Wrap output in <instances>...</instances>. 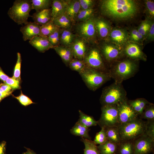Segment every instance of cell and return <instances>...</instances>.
Returning <instances> with one entry per match:
<instances>
[{
    "label": "cell",
    "instance_id": "f5cc1de1",
    "mask_svg": "<svg viewBox=\"0 0 154 154\" xmlns=\"http://www.w3.org/2000/svg\"><path fill=\"white\" fill-rule=\"evenodd\" d=\"M27 150V151L23 153L22 154H37L34 151L31 149L29 148L24 147Z\"/></svg>",
    "mask_w": 154,
    "mask_h": 154
},
{
    "label": "cell",
    "instance_id": "4dcf8cb0",
    "mask_svg": "<svg viewBox=\"0 0 154 154\" xmlns=\"http://www.w3.org/2000/svg\"><path fill=\"white\" fill-rule=\"evenodd\" d=\"M32 9L36 12L50 9L52 1L50 0H31Z\"/></svg>",
    "mask_w": 154,
    "mask_h": 154
},
{
    "label": "cell",
    "instance_id": "d590c367",
    "mask_svg": "<svg viewBox=\"0 0 154 154\" xmlns=\"http://www.w3.org/2000/svg\"><path fill=\"white\" fill-rule=\"evenodd\" d=\"M94 10L90 9L86 10H80L76 17V20L79 22L86 21L92 18Z\"/></svg>",
    "mask_w": 154,
    "mask_h": 154
},
{
    "label": "cell",
    "instance_id": "681fc988",
    "mask_svg": "<svg viewBox=\"0 0 154 154\" xmlns=\"http://www.w3.org/2000/svg\"><path fill=\"white\" fill-rule=\"evenodd\" d=\"M6 142L5 141H3L0 143V154H6Z\"/></svg>",
    "mask_w": 154,
    "mask_h": 154
},
{
    "label": "cell",
    "instance_id": "1f68e13d",
    "mask_svg": "<svg viewBox=\"0 0 154 154\" xmlns=\"http://www.w3.org/2000/svg\"><path fill=\"white\" fill-rule=\"evenodd\" d=\"M81 141L85 145L84 154H100L97 146L93 141L84 137H81Z\"/></svg>",
    "mask_w": 154,
    "mask_h": 154
},
{
    "label": "cell",
    "instance_id": "4316f807",
    "mask_svg": "<svg viewBox=\"0 0 154 154\" xmlns=\"http://www.w3.org/2000/svg\"><path fill=\"white\" fill-rule=\"evenodd\" d=\"M52 21L56 26L62 29H70L73 22L66 14L56 18Z\"/></svg>",
    "mask_w": 154,
    "mask_h": 154
},
{
    "label": "cell",
    "instance_id": "60d3db41",
    "mask_svg": "<svg viewBox=\"0 0 154 154\" xmlns=\"http://www.w3.org/2000/svg\"><path fill=\"white\" fill-rule=\"evenodd\" d=\"M12 95L13 97L17 99L20 103L23 106H26L31 104L35 103L28 97L23 94L21 91L20 94L18 96H16L13 95Z\"/></svg>",
    "mask_w": 154,
    "mask_h": 154
},
{
    "label": "cell",
    "instance_id": "6da1fadb",
    "mask_svg": "<svg viewBox=\"0 0 154 154\" xmlns=\"http://www.w3.org/2000/svg\"><path fill=\"white\" fill-rule=\"evenodd\" d=\"M102 11L106 14L118 19H126L134 16L137 10L135 2L131 0H106L101 5Z\"/></svg>",
    "mask_w": 154,
    "mask_h": 154
},
{
    "label": "cell",
    "instance_id": "ab89813d",
    "mask_svg": "<svg viewBox=\"0 0 154 154\" xmlns=\"http://www.w3.org/2000/svg\"><path fill=\"white\" fill-rule=\"evenodd\" d=\"M151 23L149 20H145L141 23L137 29L139 33L144 38L147 37Z\"/></svg>",
    "mask_w": 154,
    "mask_h": 154
},
{
    "label": "cell",
    "instance_id": "b9f144b4",
    "mask_svg": "<svg viewBox=\"0 0 154 154\" xmlns=\"http://www.w3.org/2000/svg\"><path fill=\"white\" fill-rule=\"evenodd\" d=\"M129 38L131 41L138 43L141 42L144 38L137 29H135L131 31Z\"/></svg>",
    "mask_w": 154,
    "mask_h": 154
},
{
    "label": "cell",
    "instance_id": "d6986e66",
    "mask_svg": "<svg viewBox=\"0 0 154 154\" xmlns=\"http://www.w3.org/2000/svg\"><path fill=\"white\" fill-rule=\"evenodd\" d=\"M31 17L34 22L41 26L51 20V9L36 12Z\"/></svg>",
    "mask_w": 154,
    "mask_h": 154
},
{
    "label": "cell",
    "instance_id": "2e32d148",
    "mask_svg": "<svg viewBox=\"0 0 154 154\" xmlns=\"http://www.w3.org/2000/svg\"><path fill=\"white\" fill-rule=\"evenodd\" d=\"M29 43L39 52H44L53 47L49 42L48 38L42 36L34 37L29 41Z\"/></svg>",
    "mask_w": 154,
    "mask_h": 154
},
{
    "label": "cell",
    "instance_id": "52a82bcc",
    "mask_svg": "<svg viewBox=\"0 0 154 154\" xmlns=\"http://www.w3.org/2000/svg\"><path fill=\"white\" fill-rule=\"evenodd\" d=\"M103 58L100 50L92 48L88 49L83 60L86 67L109 73V68L105 64Z\"/></svg>",
    "mask_w": 154,
    "mask_h": 154
},
{
    "label": "cell",
    "instance_id": "ee69618b",
    "mask_svg": "<svg viewBox=\"0 0 154 154\" xmlns=\"http://www.w3.org/2000/svg\"><path fill=\"white\" fill-rule=\"evenodd\" d=\"M21 82L12 77H9L3 83L9 85L14 91L21 88L20 84Z\"/></svg>",
    "mask_w": 154,
    "mask_h": 154
},
{
    "label": "cell",
    "instance_id": "5b68a950",
    "mask_svg": "<svg viewBox=\"0 0 154 154\" xmlns=\"http://www.w3.org/2000/svg\"><path fill=\"white\" fill-rule=\"evenodd\" d=\"M87 87L96 91L111 78L108 73H106L86 67L79 73Z\"/></svg>",
    "mask_w": 154,
    "mask_h": 154
},
{
    "label": "cell",
    "instance_id": "4fadbf2b",
    "mask_svg": "<svg viewBox=\"0 0 154 154\" xmlns=\"http://www.w3.org/2000/svg\"><path fill=\"white\" fill-rule=\"evenodd\" d=\"M86 42L78 37H75L72 43L69 47L73 58L83 60L88 50Z\"/></svg>",
    "mask_w": 154,
    "mask_h": 154
},
{
    "label": "cell",
    "instance_id": "7c38bea8",
    "mask_svg": "<svg viewBox=\"0 0 154 154\" xmlns=\"http://www.w3.org/2000/svg\"><path fill=\"white\" fill-rule=\"evenodd\" d=\"M100 51L104 58L109 62H114L119 60L123 54L121 50L112 45H104Z\"/></svg>",
    "mask_w": 154,
    "mask_h": 154
},
{
    "label": "cell",
    "instance_id": "8d00e7d4",
    "mask_svg": "<svg viewBox=\"0 0 154 154\" xmlns=\"http://www.w3.org/2000/svg\"><path fill=\"white\" fill-rule=\"evenodd\" d=\"M61 31L60 29L58 27L47 37L49 42L53 48L59 45L60 44Z\"/></svg>",
    "mask_w": 154,
    "mask_h": 154
},
{
    "label": "cell",
    "instance_id": "30bf717a",
    "mask_svg": "<svg viewBox=\"0 0 154 154\" xmlns=\"http://www.w3.org/2000/svg\"><path fill=\"white\" fill-rule=\"evenodd\" d=\"M134 154H149L154 152V140L145 133L134 140Z\"/></svg>",
    "mask_w": 154,
    "mask_h": 154
},
{
    "label": "cell",
    "instance_id": "277c9868",
    "mask_svg": "<svg viewBox=\"0 0 154 154\" xmlns=\"http://www.w3.org/2000/svg\"><path fill=\"white\" fill-rule=\"evenodd\" d=\"M147 121L138 117L117 126L121 140H134L145 133Z\"/></svg>",
    "mask_w": 154,
    "mask_h": 154
},
{
    "label": "cell",
    "instance_id": "8fae6325",
    "mask_svg": "<svg viewBox=\"0 0 154 154\" xmlns=\"http://www.w3.org/2000/svg\"><path fill=\"white\" fill-rule=\"evenodd\" d=\"M127 100V98L117 105L118 125L125 123L139 117L138 114L128 104Z\"/></svg>",
    "mask_w": 154,
    "mask_h": 154
},
{
    "label": "cell",
    "instance_id": "ffe728a7",
    "mask_svg": "<svg viewBox=\"0 0 154 154\" xmlns=\"http://www.w3.org/2000/svg\"><path fill=\"white\" fill-rule=\"evenodd\" d=\"M53 48L60 57L65 65L68 66L69 63L73 58L70 48L59 45Z\"/></svg>",
    "mask_w": 154,
    "mask_h": 154
},
{
    "label": "cell",
    "instance_id": "836d02e7",
    "mask_svg": "<svg viewBox=\"0 0 154 154\" xmlns=\"http://www.w3.org/2000/svg\"><path fill=\"white\" fill-rule=\"evenodd\" d=\"M68 66L72 70L78 72L79 73L86 67L84 60L73 58L69 63Z\"/></svg>",
    "mask_w": 154,
    "mask_h": 154
},
{
    "label": "cell",
    "instance_id": "74e56055",
    "mask_svg": "<svg viewBox=\"0 0 154 154\" xmlns=\"http://www.w3.org/2000/svg\"><path fill=\"white\" fill-rule=\"evenodd\" d=\"M17 61L15 66L13 76L12 77L21 82V72L22 62L21 57L19 52H17Z\"/></svg>",
    "mask_w": 154,
    "mask_h": 154
},
{
    "label": "cell",
    "instance_id": "f907efd6",
    "mask_svg": "<svg viewBox=\"0 0 154 154\" xmlns=\"http://www.w3.org/2000/svg\"><path fill=\"white\" fill-rule=\"evenodd\" d=\"M9 77L6 74L0 67V80L4 82Z\"/></svg>",
    "mask_w": 154,
    "mask_h": 154
},
{
    "label": "cell",
    "instance_id": "83f0119b",
    "mask_svg": "<svg viewBox=\"0 0 154 154\" xmlns=\"http://www.w3.org/2000/svg\"><path fill=\"white\" fill-rule=\"evenodd\" d=\"M105 129L108 141L117 144L120 143L121 140L117 126L108 127Z\"/></svg>",
    "mask_w": 154,
    "mask_h": 154
},
{
    "label": "cell",
    "instance_id": "ba28073f",
    "mask_svg": "<svg viewBox=\"0 0 154 154\" xmlns=\"http://www.w3.org/2000/svg\"><path fill=\"white\" fill-rule=\"evenodd\" d=\"M101 114L97 121L101 128L117 126L118 125V110L117 105L102 106Z\"/></svg>",
    "mask_w": 154,
    "mask_h": 154
},
{
    "label": "cell",
    "instance_id": "816d5d0a",
    "mask_svg": "<svg viewBox=\"0 0 154 154\" xmlns=\"http://www.w3.org/2000/svg\"><path fill=\"white\" fill-rule=\"evenodd\" d=\"M12 94L10 93L0 92V97L3 99Z\"/></svg>",
    "mask_w": 154,
    "mask_h": 154
},
{
    "label": "cell",
    "instance_id": "484cf974",
    "mask_svg": "<svg viewBox=\"0 0 154 154\" xmlns=\"http://www.w3.org/2000/svg\"><path fill=\"white\" fill-rule=\"evenodd\" d=\"M90 129L76 122L75 125L70 130L71 133L73 135L80 136L85 138L91 140V138L89 134Z\"/></svg>",
    "mask_w": 154,
    "mask_h": 154
},
{
    "label": "cell",
    "instance_id": "9a60e30c",
    "mask_svg": "<svg viewBox=\"0 0 154 154\" xmlns=\"http://www.w3.org/2000/svg\"><path fill=\"white\" fill-rule=\"evenodd\" d=\"M123 54L129 58L134 60L146 61L147 57L139 46L136 44L130 43L124 48Z\"/></svg>",
    "mask_w": 154,
    "mask_h": 154
},
{
    "label": "cell",
    "instance_id": "9c48e42d",
    "mask_svg": "<svg viewBox=\"0 0 154 154\" xmlns=\"http://www.w3.org/2000/svg\"><path fill=\"white\" fill-rule=\"evenodd\" d=\"M76 31L79 36L86 42H91L95 39L97 33L94 19L80 22L76 27Z\"/></svg>",
    "mask_w": 154,
    "mask_h": 154
},
{
    "label": "cell",
    "instance_id": "f546056e",
    "mask_svg": "<svg viewBox=\"0 0 154 154\" xmlns=\"http://www.w3.org/2000/svg\"><path fill=\"white\" fill-rule=\"evenodd\" d=\"M79 118L77 121L81 124L88 128L97 125V121L91 116L87 115L80 110H79Z\"/></svg>",
    "mask_w": 154,
    "mask_h": 154
},
{
    "label": "cell",
    "instance_id": "e575fe53",
    "mask_svg": "<svg viewBox=\"0 0 154 154\" xmlns=\"http://www.w3.org/2000/svg\"><path fill=\"white\" fill-rule=\"evenodd\" d=\"M58 28L50 21L40 26L41 36L48 37Z\"/></svg>",
    "mask_w": 154,
    "mask_h": 154
},
{
    "label": "cell",
    "instance_id": "e0dca14e",
    "mask_svg": "<svg viewBox=\"0 0 154 154\" xmlns=\"http://www.w3.org/2000/svg\"><path fill=\"white\" fill-rule=\"evenodd\" d=\"M69 0L52 1L51 9V20L62 15L65 14Z\"/></svg>",
    "mask_w": 154,
    "mask_h": 154
},
{
    "label": "cell",
    "instance_id": "5bb4252c",
    "mask_svg": "<svg viewBox=\"0 0 154 154\" xmlns=\"http://www.w3.org/2000/svg\"><path fill=\"white\" fill-rule=\"evenodd\" d=\"M24 41L29 40L34 37L40 35V26L35 22H28L20 28Z\"/></svg>",
    "mask_w": 154,
    "mask_h": 154
},
{
    "label": "cell",
    "instance_id": "7a4b0ae2",
    "mask_svg": "<svg viewBox=\"0 0 154 154\" xmlns=\"http://www.w3.org/2000/svg\"><path fill=\"white\" fill-rule=\"evenodd\" d=\"M109 67V74L115 82L121 83L134 76L139 69L136 60L127 58L118 60Z\"/></svg>",
    "mask_w": 154,
    "mask_h": 154
},
{
    "label": "cell",
    "instance_id": "cb8c5ba5",
    "mask_svg": "<svg viewBox=\"0 0 154 154\" xmlns=\"http://www.w3.org/2000/svg\"><path fill=\"white\" fill-rule=\"evenodd\" d=\"M80 9L79 0H69L66 14L73 21L76 20V16Z\"/></svg>",
    "mask_w": 154,
    "mask_h": 154
},
{
    "label": "cell",
    "instance_id": "ac0fdd59",
    "mask_svg": "<svg viewBox=\"0 0 154 154\" xmlns=\"http://www.w3.org/2000/svg\"><path fill=\"white\" fill-rule=\"evenodd\" d=\"M110 38L112 42L118 46H121L127 42L128 36L125 31L120 29H115L110 33Z\"/></svg>",
    "mask_w": 154,
    "mask_h": 154
},
{
    "label": "cell",
    "instance_id": "44dd1931",
    "mask_svg": "<svg viewBox=\"0 0 154 154\" xmlns=\"http://www.w3.org/2000/svg\"><path fill=\"white\" fill-rule=\"evenodd\" d=\"M134 140H122L117 145L116 154H134Z\"/></svg>",
    "mask_w": 154,
    "mask_h": 154
},
{
    "label": "cell",
    "instance_id": "603a6c76",
    "mask_svg": "<svg viewBox=\"0 0 154 154\" xmlns=\"http://www.w3.org/2000/svg\"><path fill=\"white\" fill-rule=\"evenodd\" d=\"M94 21L97 34L102 38L106 37L110 31V27L107 23L101 19H94Z\"/></svg>",
    "mask_w": 154,
    "mask_h": 154
},
{
    "label": "cell",
    "instance_id": "f6af8a7d",
    "mask_svg": "<svg viewBox=\"0 0 154 154\" xmlns=\"http://www.w3.org/2000/svg\"><path fill=\"white\" fill-rule=\"evenodd\" d=\"M80 10H86L92 8L94 1L92 0H79Z\"/></svg>",
    "mask_w": 154,
    "mask_h": 154
},
{
    "label": "cell",
    "instance_id": "7402d4cb",
    "mask_svg": "<svg viewBox=\"0 0 154 154\" xmlns=\"http://www.w3.org/2000/svg\"><path fill=\"white\" fill-rule=\"evenodd\" d=\"M129 105L139 116L142 113L146 106L150 102L144 98H138L134 100H128Z\"/></svg>",
    "mask_w": 154,
    "mask_h": 154
},
{
    "label": "cell",
    "instance_id": "3957f363",
    "mask_svg": "<svg viewBox=\"0 0 154 154\" xmlns=\"http://www.w3.org/2000/svg\"><path fill=\"white\" fill-rule=\"evenodd\" d=\"M127 92L121 83L114 82L103 89L100 100L102 106H116L126 100Z\"/></svg>",
    "mask_w": 154,
    "mask_h": 154
},
{
    "label": "cell",
    "instance_id": "c3c4849f",
    "mask_svg": "<svg viewBox=\"0 0 154 154\" xmlns=\"http://www.w3.org/2000/svg\"><path fill=\"white\" fill-rule=\"evenodd\" d=\"M148 40H153L154 38V23H152L147 36Z\"/></svg>",
    "mask_w": 154,
    "mask_h": 154
},
{
    "label": "cell",
    "instance_id": "f1b7e54d",
    "mask_svg": "<svg viewBox=\"0 0 154 154\" xmlns=\"http://www.w3.org/2000/svg\"><path fill=\"white\" fill-rule=\"evenodd\" d=\"M117 145L107 140L104 143L97 146V148L100 154H116Z\"/></svg>",
    "mask_w": 154,
    "mask_h": 154
},
{
    "label": "cell",
    "instance_id": "bcb514c9",
    "mask_svg": "<svg viewBox=\"0 0 154 154\" xmlns=\"http://www.w3.org/2000/svg\"><path fill=\"white\" fill-rule=\"evenodd\" d=\"M147 9L151 16H154V3L153 1L150 0L146 1L145 2Z\"/></svg>",
    "mask_w": 154,
    "mask_h": 154
},
{
    "label": "cell",
    "instance_id": "db71d44e",
    "mask_svg": "<svg viewBox=\"0 0 154 154\" xmlns=\"http://www.w3.org/2000/svg\"><path fill=\"white\" fill-rule=\"evenodd\" d=\"M3 99L0 97V102H1V101H2V100H3Z\"/></svg>",
    "mask_w": 154,
    "mask_h": 154
},
{
    "label": "cell",
    "instance_id": "8992f818",
    "mask_svg": "<svg viewBox=\"0 0 154 154\" xmlns=\"http://www.w3.org/2000/svg\"><path fill=\"white\" fill-rule=\"evenodd\" d=\"M32 10L31 0H16L9 9L7 14L9 17L18 25L25 24L31 17L30 12Z\"/></svg>",
    "mask_w": 154,
    "mask_h": 154
},
{
    "label": "cell",
    "instance_id": "7bdbcfd3",
    "mask_svg": "<svg viewBox=\"0 0 154 154\" xmlns=\"http://www.w3.org/2000/svg\"><path fill=\"white\" fill-rule=\"evenodd\" d=\"M145 134L154 140V120L147 121Z\"/></svg>",
    "mask_w": 154,
    "mask_h": 154
},
{
    "label": "cell",
    "instance_id": "d4e9b609",
    "mask_svg": "<svg viewBox=\"0 0 154 154\" xmlns=\"http://www.w3.org/2000/svg\"><path fill=\"white\" fill-rule=\"evenodd\" d=\"M70 29H62L60 33V44L69 47L75 38Z\"/></svg>",
    "mask_w": 154,
    "mask_h": 154
},
{
    "label": "cell",
    "instance_id": "d6a6232c",
    "mask_svg": "<svg viewBox=\"0 0 154 154\" xmlns=\"http://www.w3.org/2000/svg\"><path fill=\"white\" fill-rule=\"evenodd\" d=\"M139 117L141 119H147V121L154 120V104L150 102L148 104Z\"/></svg>",
    "mask_w": 154,
    "mask_h": 154
},
{
    "label": "cell",
    "instance_id": "f35d334b",
    "mask_svg": "<svg viewBox=\"0 0 154 154\" xmlns=\"http://www.w3.org/2000/svg\"><path fill=\"white\" fill-rule=\"evenodd\" d=\"M107 140L105 128L102 127L101 130L96 134L93 141L96 144L100 145L104 143Z\"/></svg>",
    "mask_w": 154,
    "mask_h": 154
},
{
    "label": "cell",
    "instance_id": "7dc6e473",
    "mask_svg": "<svg viewBox=\"0 0 154 154\" xmlns=\"http://www.w3.org/2000/svg\"><path fill=\"white\" fill-rule=\"evenodd\" d=\"M13 90L8 85L4 83L0 84V92L12 94Z\"/></svg>",
    "mask_w": 154,
    "mask_h": 154
}]
</instances>
